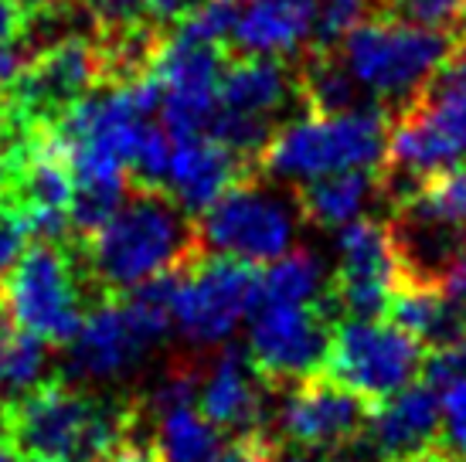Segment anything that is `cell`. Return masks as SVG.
<instances>
[{
  "label": "cell",
  "mask_w": 466,
  "mask_h": 462,
  "mask_svg": "<svg viewBox=\"0 0 466 462\" xmlns=\"http://www.w3.org/2000/svg\"><path fill=\"white\" fill-rule=\"evenodd\" d=\"M27 462H52V459H27Z\"/></svg>",
  "instance_id": "obj_40"
},
{
  "label": "cell",
  "mask_w": 466,
  "mask_h": 462,
  "mask_svg": "<svg viewBox=\"0 0 466 462\" xmlns=\"http://www.w3.org/2000/svg\"><path fill=\"white\" fill-rule=\"evenodd\" d=\"M103 85V58L96 38L66 35L27 55L7 89V119L14 133L52 129L86 95Z\"/></svg>",
  "instance_id": "obj_8"
},
{
  "label": "cell",
  "mask_w": 466,
  "mask_h": 462,
  "mask_svg": "<svg viewBox=\"0 0 466 462\" xmlns=\"http://www.w3.org/2000/svg\"><path fill=\"white\" fill-rule=\"evenodd\" d=\"M399 286V262L389 225L358 218L337 231V269L327 283V303L344 320H381Z\"/></svg>",
  "instance_id": "obj_13"
},
{
  "label": "cell",
  "mask_w": 466,
  "mask_h": 462,
  "mask_svg": "<svg viewBox=\"0 0 466 462\" xmlns=\"http://www.w3.org/2000/svg\"><path fill=\"white\" fill-rule=\"evenodd\" d=\"M76 4L89 17L96 38H119L127 31L154 25L150 0H76Z\"/></svg>",
  "instance_id": "obj_27"
},
{
  "label": "cell",
  "mask_w": 466,
  "mask_h": 462,
  "mask_svg": "<svg viewBox=\"0 0 466 462\" xmlns=\"http://www.w3.org/2000/svg\"><path fill=\"white\" fill-rule=\"evenodd\" d=\"M96 462H164V459H160V452H157L154 442L127 436L123 442H116L113 449H106Z\"/></svg>",
  "instance_id": "obj_33"
},
{
  "label": "cell",
  "mask_w": 466,
  "mask_h": 462,
  "mask_svg": "<svg viewBox=\"0 0 466 462\" xmlns=\"http://www.w3.org/2000/svg\"><path fill=\"white\" fill-rule=\"evenodd\" d=\"M174 276H160L123 296H99L86 320L72 336L62 377L78 381H109L123 377L140 364L150 346L160 344L170 330V296Z\"/></svg>",
  "instance_id": "obj_6"
},
{
  "label": "cell",
  "mask_w": 466,
  "mask_h": 462,
  "mask_svg": "<svg viewBox=\"0 0 466 462\" xmlns=\"http://www.w3.org/2000/svg\"><path fill=\"white\" fill-rule=\"evenodd\" d=\"M76 248L99 296L133 293L205 256L198 221L164 187H130L116 215Z\"/></svg>",
  "instance_id": "obj_1"
},
{
  "label": "cell",
  "mask_w": 466,
  "mask_h": 462,
  "mask_svg": "<svg viewBox=\"0 0 466 462\" xmlns=\"http://www.w3.org/2000/svg\"><path fill=\"white\" fill-rule=\"evenodd\" d=\"M48 346L35 334H27L21 326H14L4 313H0V408L11 411L21 405L27 395H35L45 387L48 377Z\"/></svg>",
  "instance_id": "obj_23"
},
{
  "label": "cell",
  "mask_w": 466,
  "mask_h": 462,
  "mask_svg": "<svg viewBox=\"0 0 466 462\" xmlns=\"http://www.w3.org/2000/svg\"><path fill=\"white\" fill-rule=\"evenodd\" d=\"M391 113L364 105L350 113H303L276 129L259 156L262 177L307 184L344 170H381L389 154Z\"/></svg>",
  "instance_id": "obj_5"
},
{
  "label": "cell",
  "mask_w": 466,
  "mask_h": 462,
  "mask_svg": "<svg viewBox=\"0 0 466 462\" xmlns=\"http://www.w3.org/2000/svg\"><path fill=\"white\" fill-rule=\"evenodd\" d=\"M371 405L348 387L330 381L324 371L299 381L286 391L279 408V442L299 446V449L320 452V456H340L354 442H361Z\"/></svg>",
  "instance_id": "obj_15"
},
{
  "label": "cell",
  "mask_w": 466,
  "mask_h": 462,
  "mask_svg": "<svg viewBox=\"0 0 466 462\" xmlns=\"http://www.w3.org/2000/svg\"><path fill=\"white\" fill-rule=\"evenodd\" d=\"M466 167V38L436 68L426 89L391 116L381 194L391 205L432 174Z\"/></svg>",
  "instance_id": "obj_2"
},
{
  "label": "cell",
  "mask_w": 466,
  "mask_h": 462,
  "mask_svg": "<svg viewBox=\"0 0 466 462\" xmlns=\"http://www.w3.org/2000/svg\"><path fill=\"white\" fill-rule=\"evenodd\" d=\"M337 313L324 299L303 306H259L248 326V360L272 387H293L324 371Z\"/></svg>",
  "instance_id": "obj_12"
},
{
  "label": "cell",
  "mask_w": 466,
  "mask_h": 462,
  "mask_svg": "<svg viewBox=\"0 0 466 462\" xmlns=\"http://www.w3.org/2000/svg\"><path fill=\"white\" fill-rule=\"evenodd\" d=\"M272 462H327L320 452L299 449V446H289V442H272Z\"/></svg>",
  "instance_id": "obj_35"
},
{
  "label": "cell",
  "mask_w": 466,
  "mask_h": 462,
  "mask_svg": "<svg viewBox=\"0 0 466 462\" xmlns=\"http://www.w3.org/2000/svg\"><path fill=\"white\" fill-rule=\"evenodd\" d=\"M27 31H31V11L25 0H0V55L25 48Z\"/></svg>",
  "instance_id": "obj_31"
},
{
  "label": "cell",
  "mask_w": 466,
  "mask_h": 462,
  "mask_svg": "<svg viewBox=\"0 0 466 462\" xmlns=\"http://www.w3.org/2000/svg\"><path fill=\"white\" fill-rule=\"evenodd\" d=\"M389 316L395 320V326L412 334L429 354L466 336V299L446 293L442 286L399 283Z\"/></svg>",
  "instance_id": "obj_21"
},
{
  "label": "cell",
  "mask_w": 466,
  "mask_h": 462,
  "mask_svg": "<svg viewBox=\"0 0 466 462\" xmlns=\"http://www.w3.org/2000/svg\"><path fill=\"white\" fill-rule=\"evenodd\" d=\"M0 462H25V459H21V452L14 449L11 442H0Z\"/></svg>",
  "instance_id": "obj_38"
},
{
  "label": "cell",
  "mask_w": 466,
  "mask_h": 462,
  "mask_svg": "<svg viewBox=\"0 0 466 462\" xmlns=\"http://www.w3.org/2000/svg\"><path fill=\"white\" fill-rule=\"evenodd\" d=\"M11 442L27 459L96 462L133 432L140 408L96 398L62 374L11 411Z\"/></svg>",
  "instance_id": "obj_4"
},
{
  "label": "cell",
  "mask_w": 466,
  "mask_h": 462,
  "mask_svg": "<svg viewBox=\"0 0 466 462\" xmlns=\"http://www.w3.org/2000/svg\"><path fill=\"white\" fill-rule=\"evenodd\" d=\"M11 133V119H7V89H4V82H0V140Z\"/></svg>",
  "instance_id": "obj_37"
},
{
  "label": "cell",
  "mask_w": 466,
  "mask_h": 462,
  "mask_svg": "<svg viewBox=\"0 0 466 462\" xmlns=\"http://www.w3.org/2000/svg\"><path fill=\"white\" fill-rule=\"evenodd\" d=\"M456 45V27L419 25L375 7L334 52L358 82V89L395 116L426 89V82L453 55Z\"/></svg>",
  "instance_id": "obj_3"
},
{
  "label": "cell",
  "mask_w": 466,
  "mask_h": 462,
  "mask_svg": "<svg viewBox=\"0 0 466 462\" xmlns=\"http://www.w3.org/2000/svg\"><path fill=\"white\" fill-rule=\"evenodd\" d=\"M378 11L401 14L409 21L432 27H453L460 25V14H463L466 0H375Z\"/></svg>",
  "instance_id": "obj_28"
},
{
  "label": "cell",
  "mask_w": 466,
  "mask_h": 462,
  "mask_svg": "<svg viewBox=\"0 0 466 462\" xmlns=\"http://www.w3.org/2000/svg\"><path fill=\"white\" fill-rule=\"evenodd\" d=\"M381 194V170H344L330 177H317L293 187V205L299 218L320 228H344L364 218V207Z\"/></svg>",
  "instance_id": "obj_22"
},
{
  "label": "cell",
  "mask_w": 466,
  "mask_h": 462,
  "mask_svg": "<svg viewBox=\"0 0 466 462\" xmlns=\"http://www.w3.org/2000/svg\"><path fill=\"white\" fill-rule=\"evenodd\" d=\"M440 446L453 459L466 462V381H456L442 391V432Z\"/></svg>",
  "instance_id": "obj_29"
},
{
  "label": "cell",
  "mask_w": 466,
  "mask_h": 462,
  "mask_svg": "<svg viewBox=\"0 0 466 462\" xmlns=\"http://www.w3.org/2000/svg\"><path fill=\"white\" fill-rule=\"evenodd\" d=\"M442 432V398L422 377L399 395L371 405L361 446L378 462H405L436 449Z\"/></svg>",
  "instance_id": "obj_16"
},
{
  "label": "cell",
  "mask_w": 466,
  "mask_h": 462,
  "mask_svg": "<svg viewBox=\"0 0 466 462\" xmlns=\"http://www.w3.org/2000/svg\"><path fill=\"white\" fill-rule=\"evenodd\" d=\"M426 354V346L395 323L337 320L324 374L368 405H378L419 381Z\"/></svg>",
  "instance_id": "obj_9"
},
{
  "label": "cell",
  "mask_w": 466,
  "mask_h": 462,
  "mask_svg": "<svg viewBox=\"0 0 466 462\" xmlns=\"http://www.w3.org/2000/svg\"><path fill=\"white\" fill-rule=\"evenodd\" d=\"M218 109L248 123L279 129L276 119H286L293 109H303L297 68L286 58H256V55L232 52L221 75Z\"/></svg>",
  "instance_id": "obj_18"
},
{
  "label": "cell",
  "mask_w": 466,
  "mask_h": 462,
  "mask_svg": "<svg viewBox=\"0 0 466 462\" xmlns=\"http://www.w3.org/2000/svg\"><path fill=\"white\" fill-rule=\"evenodd\" d=\"M86 286L76 242H31L0 283V313L45 344H72L89 313Z\"/></svg>",
  "instance_id": "obj_7"
},
{
  "label": "cell",
  "mask_w": 466,
  "mask_h": 462,
  "mask_svg": "<svg viewBox=\"0 0 466 462\" xmlns=\"http://www.w3.org/2000/svg\"><path fill=\"white\" fill-rule=\"evenodd\" d=\"M170 140H174V150H170L167 191L195 221L225 191H232L235 184L259 174L256 160L238 156L235 150L221 146L218 140H211L208 133L170 136Z\"/></svg>",
  "instance_id": "obj_17"
},
{
  "label": "cell",
  "mask_w": 466,
  "mask_h": 462,
  "mask_svg": "<svg viewBox=\"0 0 466 462\" xmlns=\"http://www.w3.org/2000/svg\"><path fill=\"white\" fill-rule=\"evenodd\" d=\"M154 446L164 462H218L225 452L218 428L198 411V405L160 411Z\"/></svg>",
  "instance_id": "obj_24"
},
{
  "label": "cell",
  "mask_w": 466,
  "mask_h": 462,
  "mask_svg": "<svg viewBox=\"0 0 466 462\" xmlns=\"http://www.w3.org/2000/svg\"><path fill=\"white\" fill-rule=\"evenodd\" d=\"M262 174L235 184L198 218V235L208 256H232L252 266H272L289 256L297 235V205L272 197L259 184Z\"/></svg>",
  "instance_id": "obj_11"
},
{
  "label": "cell",
  "mask_w": 466,
  "mask_h": 462,
  "mask_svg": "<svg viewBox=\"0 0 466 462\" xmlns=\"http://www.w3.org/2000/svg\"><path fill=\"white\" fill-rule=\"evenodd\" d=\"M27 245H31V231H27L25 218L11 205L0 201V283L7 279L14 262L25 256Z\"/></svg>",
  "instance_id": "obj_30"
},
{
  "label": "cell",
  "mask_w": 466,
  "mask_h": 462,
  "mask_svg": "<svg viewBox=\"0 0 466 462\" xmlns=\"http://www.w3.org/2000/svg\"><path fill=\"white\" fill-rule=\"evenodd\" d=\"M262 269L232 256H201L177 272L170 320L191 344H225L235 326L259 306Z\"/></svg>",
  "instance_id": "obj_10"
},
{
  "label": "cell",
  "mask_w": 466,
  "mask_h": 462,
  "mask_svg": "<svg viewBox=\"0 0 466 462\" xmlns=\"http://www.w3.org/2000/svg\"><path fill=\"white\" fill-rule=\"evenodd\" d=\"M371 11H375V0H324L317 7L313 41L307 52H334Z\"/></svg>",
  "instance_id": "obj_26"
},
{
  "label": "cell",
  "mask_w": 466,
  "mask_h": 462,
  "mask_svg": "<svg viewBox=\"0 0 466 462\" xmlns=\"http://www.w3.org/2000/svg\"><path fill=\"white\" fill-rule=\"evenodd\" d=\"M228 55L232 48L225 45H208V41L167 31L157 55L154 75L160 78V89H164L160 119L170 136L208 133L218 113V89Z\"/></svg>",
  "instance_id": "obj_14"
},
{
  "label": "cell",
  "mask_w": 466,
  "mask_h": 462,
  "mask_svg": "<svg viewBox=\"0 0 466 462\" xmlns=\"http://www.w3.org/2000/svg\"><path fill=\"white\" fill-rule=\"evenodd\" d=\"M228 4H235V0H228Z\"/></svg>",
  "instance_id": "obj_41"
},
{
  "label": "cell",
  "mask_w": 466,
  "mask_h": 462,
  "mask_svg": "<svg viewBox=\"0 0 466 462\" xmlns=\"http://www.w3.org/2000/svg\"><path fill=\"white\" fill-rule=\"evenodd\" d=\"M313 21V0H252L235 21L228 48L256 58H289L299 48H310Z\"/></svg>",
  "instance_id": "obj_20"
},
{
  "label": "cell",
  "mask_w": 466,
  "mask_h": 462,
  "mask_svg": "<svg viewBox=\"0 0 466 462\" xmlns=\"http://www.w3.org/2000/svg\"><path fill=\"white\" fill-rule=\"evenodd\" d=\"M320 293H324V269L310 252H289L266 266L259 276V306H303L324 299Z\"/></svg>",
  "instance_id": "obj_25"
},
{
  "label": "cell",
  "mask_w": 466,
  "mask_h": 462,
  "mask_svg": "<svg viewBox=\"0 0 466 462\" xmlns=\"http://www.w3.org/2000/svg\"><path fill=\"white\" fill-rule=\"evenodd\" d=\"M405 462H460V459H453L442 446H436V449L422 452V456H412V459H405Z\"/></svg>",
  "instance_id": "obj_36"
},
{
  "label": "cell",
  "mask_w": 466,
  "mask_h": 462,
  "mask_svg": "<svg viewBox=\"0 0 466 462\" xmlns=\"http://www.w3.org/2000/svg\"><path fill=\"white\" fill-rule=\"evenodd\" d=\"M272 442H276V438H272L269 432L242 436L221 452L218 462H272Z\"/></svg>",
  "instance_id": "obj_32"
},
{
  "label": "cell",
  "mask_w": 466,
  "mask_h": 462,
  "mask_svg": "<svg viewBox=\"0 0 466 462\" xmlns=\"http://www.w3.org/2000/svg\"><path fill=\"white\" fill-rule=\"evenodd\" d=\"M198 4H201V0H150V21H154L157 27L170 31V27L181 25Z\"/></svg>",
  "instance_id": "obj_34"
},
{
  "label": "cell",
  "mask_w": 466,
  "mask_h": 462,
  "mask_svg": "<svg viewBox=\"0 0 466 462\" xmlns=\"http://www.w3.org/2000/svg\"><path fill=\"white\" fill-rule=\"evenodd\" d=\"M266 391L269 385L252 367L248 350L242 346H221L211 367L201 377L198 411L218 432H232L235 438L256 436L266 422Z\"/></svg>",
  "instance_id": "obj_19"
},
{
  "label": "cell",
  "mask_w": 466,
  "mask_h": 462,
  "mask_svg": "<svg viewBox=\"0 0 466 462\" xmlns=\"http://www.w3.org/2000/svg\"><path fill=\"white\" fill-rule=\"evenodd\" d=\"M0 442H11V415H7V408H0Z\"/></svg>",
  "instance_id": "obj_39"
}]
</instances>
